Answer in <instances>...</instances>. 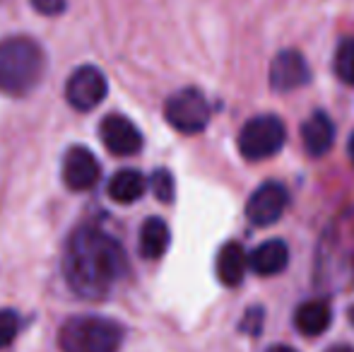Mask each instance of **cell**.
<instances>
[{
  "instance_id": "6da1fadb",
  "label": "cell",
  "mask_w": 354,
  "mask_h": 352,
  "mask_svg": "<svg viewBox=\"0 0 354 352\" xmlns=\"http://www.w3.org/2000/svg\"><path fill=\"white\" fill-rule=\"evenodd\" d=\"M126 251L97 227H80L63 251V277L82 299H102L126 275Z\"/></svg>"
},
{
  "instance_id": "7a4b0ae2",
  "label": "cell",
  "mask_w": 354,
  "mask_h": 352,
  "mask_svg": "<svg viewBox=\"0 0 354 352\" xmlns=\"http://www.w3.org/2000/svg\"><path fill=\"white\" fill-rule=\"evenodd\" d=\"M46 71L44 48L29 37L0 39V92L24 97L41 82Z\"/></svg>"
},
{
  "instance_id": "3957f363",
  "label": "cell",
  "mask_w": 354,
  "mask_h": 352,
  "mask_svg": "<svg viewBox=\"0 0 354 352\" xmlns=\"http://www.w3.org/2000/svg\"><path fill=\"white\" fill-rule=\"evenodd\" d=\"M123 331L104 316H73L63 324L58 343L63 352H118Z\"/></svg>"
},
{
  "instance_id": "277c9868",
  "label": "cell",
  "mask_w": 354,
  "mask_h": 352,
  "mask_svg": "<svg viewBox=\"0 0 354 352\" xmlns=\"http://www.w3.org/2000/svg\"><path fill=\"white\" fill-rule=\"evenodd\" d=\"M284 123L277 116H256L239 133V152L248 162L270 160L284 145Z\"/></svg>"
},
{
  "instance_id": "5b68a950",
  "label": "cell",
  "mask_w": 354,
  "mask_h": 352,
  "mask_svg": "<svg viewBox=\"0 0 354 352\" xmlns=\"http://www.w3.org/2000/svg\"><path fill=\"white\" fill-rule=\"evenodd\" d=\"M164 116H167L169 126L176 128L178 133L196 136V133L205 131V126L210 123V104L201 89L186 87L167 99Z\"/></svg>"
},
{
  "instance_id": "8992f818",
  "label": "cell",
  "mask_w": 354,
  "mask_h": 352,
  "mask_svg": "<svg viewBox=\"0 0 354 352\" xmlns=\"http://www.w3.org/2000/svg\"><path fill=\"white\" fill-rule=\"evenodd\" d=\"M109 82L97 66H80L66 82V99L77 111H92L106 99Z\"/></svg>"
},
{
  "instance_id": "52a82bcc",
  "label": "cell",
  "mask_w": 354,
  "mask_h": 352,
  "mask_svg": "<svg viewBox=\"0 0 354 352\" xmlns=\"http://www.w3.org/2000/svg\"><path fill=\"white\" fill-rule=\"evenodd\" d=\"M99 138H102L104 147L111 155L118 157H131L142 150V133L123 113H109V116H104V121L99 123Z\"/></svg>"
},
{
  "instance_id": "ba28073f",
  "label": "cell",
  "mask_w": 354,
  "mask_h": 352,
  "mask_svg": "<svg viewBox=\"0 0 354 352\" xmlns=\"http://www.w3.org/2000/svg\"><path fill=\"white\" fill-rule=\"evenodd\" d=\"M289 203V193L280 181H266L253 191V196L246 203L248 222L258 227H268L282 217L284 207Z\"/></svg>"
},
{
  "instance_id": "9c48e42d",
  "label": "cell",
  "mask_w": 354,
  "mask_h": 352,
  "mask_svg": "<svg viewBox=\"0 0 354 352\" xmlns=\"http://www.w3.org/2000/svg\"><path fill=\"white\" fill-rule=\"evenodd\" d=\"M99 174H102V167L89 147L75 145L63 157V183L75 193L89 191L97 186Z\"/></svg>"
},
{
  "instance_id": "30bf717a",
  "label": "cell",
  "mask_w": 354,
  "mask_h": 352,
  "mask_svg": "<svg viewBox=\"0 0 354 352\" xmlns=\"http://www.w3.org/2000/svg\"><path fill=\"white\" fill-rule=\"evenodd\" d=\"M311 80L306 61L297 51H282L270 66V87L277 92H292V89L304 87Z\"/></svg>"
},
{
  "instance_id": "8fae6325",
  "label": "cell",
  "mask_w": 354,
  "mask_h": 352,
  "mask_svg": "<svg viewBox=\"0 0 354 352\" xmlns=\"http://www.w3.org/2000/svg\"><path fill=\"white\" fill-rule=\"evenodd\" d=\"M289 263V249L282 239H270L263 241L251 256H248V268H251L256 275L270 277L282 272Z\"/></svg>"
},
{
  "instance_id": "7c38bea8",
  "label": "cell",
  "mask_w": 354,
  "mask_h": 352,
  "mask_svg": "<svg viewBox=\"0 0 354 352\" xmlns=\"http://www.w3.org/2000/svg\"><path fill=\"white\" fill-rule=\"evenodd\" d=\"M335 140V126L323 111H316L301 126V142L311 157H323L333 147Z\"/></svg>"
},
{
  "instance_id": "4fadbf2b",
  "label": "cell",
  "mask_w": 354,
  "mask_h": 352,
  "mask_svg": "<svg viewBox=\"0 0 354 352\" xmlns=\"http://www.w3.org/2000/svg\"><path fill=\"white\" fill-rule=\"evenodd\" d=\"M248 270V256L243 251L241 244L236 241H229L219 249L217 254V277L222 280V285L236 287L241 285L243 275Z\"/></svg>"
},
{
  "instance_id": "5bb4252c",
  "label": "cell",
  "mask_w": 354,
  "mask_h": 352,
  "mask_svg": "<svg viewBox=\"0 0 354 352\" xmlns=\"http://www.w3.org/2000/svg\"><path fill=\"white\" fill-rule=\"evenodd\" d=\"M330 321H333V311L326 299L304 302V304L297 309V314H294V326H297L299 333H304V335L326 333Z\"/></svg>"
},
{
  "instance_id": "9a60e30c",
  "label": "cell",
  "mask_w": 354,
  "mask_h": 352,
  "mask_svg": "<svg viewBox=\"0 0 354 352\" xmlns=\"http://www.w3.org/2000/svg\"><path fill=\"white\" fill-rule=\"evenodd\" d=\"M147 191V178L138 169H121L109 181V198L118 205H131L140 201Z\"/></svg>"
},
{
  "instance_id": "2e32d148",
  "label": "cell",
  "mask_w": 354,
  "mask_h": 352,
  "mask_svg": "<svg viewBox=\"0 0 354 352\" xmlns=\"http://www.w3.org/2000/svg\"><path fill=\"white\" fill-rule=\"evenodd\" d=\"M169 241H171V234H169V225L162 220V217H149L145 220L142 230H140V254L142 259H162L169 249Z\"/></svg>"
},
{
  "instance_id": "e0dca14e",
  "label": "cell",
  "mask_w": 354,
  "mask_h": 352,
  "mask_svg": "<svg viewBox=\"0 0 354 352\" xmlns=\"http://www.w3.org/2000/svg\"><path fill=\"white\" fill-rule=\"evenodd\" d=\"M335 73L342 82L354 85V37L345 39L335 53Z\"/></svg>"
},
{
  "instance_id": "ac0fdd59",
  "label": "cell",
  "mask_w": 354,
  "mask_h": 352,
  "mask_svg": "<svg viewBox=\"0 0 354 352\" xmlns=\"http://www.w3.org/2000/svg\"><path fill=\"white\" fill-rule=\"evenodd\" d=\"M19 333V316L12 309H0V348H8Z\"/></svg>"
},
{
  "instance_id": "d6986e66",
  "label": "cell",
  "mask_w": 354,
  "mask_h": 352,
  "mask_svg": "<svg viewBox=\"0 0 354 352\" xmlns=\"http://www.w3.org/2000/svg\"><path fill=\"white\" fill-rule=\"evenodd\" d=\"M149 186H152L154 196L162 203H171L174 201V176L167 169H157L149 178Z\"/></svg>"
},
{
  "instance_id": "ffe728a7",
  "label": "cell",
  "mask_w": 354,
  "mask_h": 352,
  "mask_svg": "<svg viewBox=\"0 0 354 352\" xmlns=\"http://www.w3.org/2000/svg\"><path fill=\"white\" fill-rule=\"evenodd\" d=\"M29 3L39 15H46V17H56L68 8V0H29Z\"/></svg>"
},
{
  "instance_id": "44dd1931",
  "label": "cell",
  "mask_w": 354,
  "mask_h": 352,
  "mask_svg": "<svg viewBox=\"0 0 354 352\" xmlns=\"http://www.w3.org/2000/svg\"><path fill=\"white\" fill-rule=\"evenodd\" d=\"M326 352H354V348H350V345H335V348H330Z\"/></svg>"
},
{
  "instance_id": "7402d4cb",
  "label": "cell",
  "mask_w": 354,
  "mask_h": 352,
  "mask_svg": "<svg viewBox=\"0 0 354 352\" xmlns=\"http://www.w3.org/2000/svg\"><path fill=\"white\" fill-rule=\"evenodd\" d=\"M268 352H297V350L289 348V345H275V348H270Z\"/></svg>"
},
{
  "instance_id": "603a6c76",
  "label": "cell",
  "mask_w": 354,
  "mask_h": 352,
  "mask_svg": "<svg viewBox=\"0 0 354 352\" xmlns=\"http://www.w3.org/2000/svg\"><path fill=\"white\" fill-rule=\"evenodd\" d=\"M347 152H350V160L354 162V133H352V138H350V145H347Z\"/></svg>"
},
{
  "instance_id": "cb8c5ba5",
  "label": "cell",
  "mask_w": 354,
  "mask_h": 352,
  "mask_svg": "<svg viewBox=\"0 0 354 352\" xmlns=\"http://www.w3.org/2000/svg\"><path fill=\"white\" fill-rule=\"evenodd\" d=\"M350 324L354 326V306H352V309H350Z\"/></svg>"
}]
</instances>
